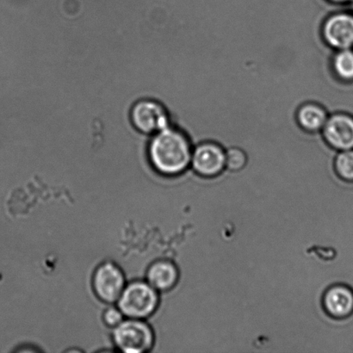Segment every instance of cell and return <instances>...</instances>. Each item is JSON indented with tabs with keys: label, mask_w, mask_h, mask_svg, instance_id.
I'll return each instance as SVG.
<instances>
[{
	"label": "cell",
	"mask_w": 353,
	"mask_h": 353,
	"mask_svg": "<svg viewBox=\"0 0 353 353\" xmlns=\"http://www.w3.org/2000/svg\"><path fill=\"white\" fill-rule=\"evenodd\" d=\"M193 148L183 131L169 126L154 134L148 148V161L157 174L172 178L183 174L192 162Z\"/></svg>",
	"instance_id": "6da1fadb"
},
{
	"label": "cell",
	"mask_w": 353,
	"mask_h": 353,
	"mask_svg": "<svg viewBox=\"0 0 353 353\" xmlns=\"http://www.w3.org/2000/svg\"><path fill=\"white\" fill-rule=\"evenodd\" d=\"M160 292L146 280L137 279L127 283L116 303L126 318L147 320L160 306Z\"/></svg>",
	"instance_id": "7a4b0ae2"
},
{
	"label": "cell",
	"mask_w": 353,
	"mask_h": 353,
	"mask_svg": "<svg viewBox=\"0 0 353 353\" xmlns=\"http://www.w3.org/2000/svg\"><path fill=\"white\" fill-rule=\"evenodd\" d=\"M112 342L117 351L124 353H147L153 350L155 333L146 320L125 318L112 332Z\"/></svg>",
	"instance_id": "3957f363"
},
{
	"label": "cell",
	"mask_w": 353,
	"mask_h": 353,
	"mask_svg": "<svg viewBox=\"0 0 353 353\" xmlns=\"http://www.w3.org/2000/svg\"><path fill=\"white\" fill-rule=\"evenodd\" d=\"M125 273L117 263L106 261L97 266L92 276V288L97 299L105 304H115L125 288Z\"/></svg>",
	"instance_id": "277c9868"
},
{
	"label": "cell",
	"mask_w": 353,
	"mask_h": 353,
	"mask_svg": "<svg viewBox=\"0 0 353 353\" xmlns=\"http://www.w3.org/2000/svg\"><path fill=\"white\" fill-rule=\"evenodd\" d=\"M130 120L137 130L145 134H154L170 126L167 109L154 99H141L134 103Z\"/></svg>",
	"instance_id": "5b68a950"
},
{
	"label": "cell",
	"mask_w": 353,
	"mask_h": 353,
	"mask_svg": "<svg viewBox=\"0 0 353 353\" xmlns=\"http://www.w3.org/2000/svg\"><path fill=\"white\" fill-rule=\"evenodd\" d=\"M190 165L197 175L214 178L226 168V151L219 144L211 141L200 143L193 148Z\"/></svg>",
	"instance_id": "8992f818"
},
{
	"label": "cell",
	"mask_w": 353,
	"mask_h": 353,
	"mask_svg": "<svg viewBox=\"0 0 353 353\" xmlns=\"http://www.w3.org/2000/svg\"><path fill=\"white\" fill-rule=\"evenodd\" d=\"M321 32L325 43L334 50H352L353 14L338 12L328 17Z\"/></svg>",
	"instance_id": "52a82bcc"
},
{
	"label": "cell",
	"mask_w": 353,
	"mask_h": 353,
	"mask_svg": "<svg viewBox=\"0 0 353 353\" xmlns=\"http://www.w3.org/2000/svg\"><path fill=\"white\" fill-rule=\"evenodd\" d=\"M323 136L328 146L340 151L353 150V117L345 113L328 117Z\"/></svg>",
	"instance_id": "ba28073f"
},
{
	"label": "cell",
	"mask_w": 353,
	"mask_h": 353,
	"mask_svg": "<svg viewBox=\"0 0 353 353\" xmlns=\"http://www.w3.org/2000/svg\"><path fill=\"white\" fill-rule=\"evenodd\" d=\"M323 305L333 319H347L353 314V290L345 285L330 286L323 294Z\"/></svg>",
	"instance_id": "9c48e42d"
},
{
	"label": "cell",
	"mask_w": 353,
	"mask_h": 353,
	"mask_svg": "<svg viewBox=\"0 0 353 353\" xmlns=\"http://www.w3.org/2000/svg\"><path fill=\"white\" fill-rule=\"evenodd\" d=\"M179 276V270L174 262L158 259L148 266L145 280L158 292L165 293L178 285Z\"/></svg>",
	"instance_id": "30bf717a"
},
{
	"label": "cell",
	"mask_w": 353,
	"mask_h": 353,
	"mask_svg": "<svg viewBox=\"0 0 353 353\" xmlns=\"http://www.w3.org/2000/svg\"><path fill=\"white\" fill-rule=\"evenodd\" d=\"M328 117L324 107L316 103H304L296 112L297 123L309 133L321 132Z\"/></svg>",
	"instance_id": "8fae6325"
},
{
	"label": "cell",
	"mask_w": 353,
	"mask_h": 353,
	"mask_svg": "<svg viewBox=\"0 0 353 353\" xmlns=\"http://www.w3.org/2000/svg\"><path fill=\"white\" fill-rule=\"evenodd\" d=\"M334 74L342 81H353V48L337 50L332 59Z\"/></svg>",
	"instance_id": "7c38bea8"
},
{
	"label": "cell",
	"mask_w": 353,
	"mask_h": 353,
	"mask_svg": "<svg viewBox=\"0 0 353 353\" xmlns=\"http://www.w3.org/2000/svg\"><path fill=\"white\" fill-rule=\"evenodd\" d=\"M334 171L343 181L353 183V150L339 152L334 160Z\"/></svg>",
	"instance_id": "4fadbf2b"
},
{
	"label": "cell",
	"mask_w": 353,
	"mask_h": 353,
	"mask_svg": "<svg viewBox=\"0 0 353 353\" xmlns=\"http://www.w3.org/2000/svg\"><path fill=\"white\" fill-rule=\"evenodd\" d=\"M248 161V155L241 148L233 147L226 150V168L230 172L241 171L247 165Z\"/></svg>",
	"instance_id": "5bb4252c"
},
{
	"label": "cell",
	"mask_w": 353,
	"mask_h": 353,
	"mask_svg": "<svg viewBox=\"0 0 353 353\" xmlns=\"http://www.w3.org/2000/svg\"><path fill=\"white\" fill-rule=\"evenodd\" d=\"M125 316L119 307L110 304L106 307L102 314V321L103 326L113 330L125 320Z\"/></svg>",
	"instance_id": "9a60e30c"
},
{
	"label": "cell",
	"mask_w": 353,
	"mask_h": 353,
	"mask_svg": "<svg viewBox=\"0 0 353 353\" xmlns=\"http://www.w3.org/2000/svg\"><path fill=\"white\" fill-rule=\"evenodd\" d=\"M334 3H338V5H343V3H352L353 0H328Z\"/></svg>",
	"instance_id": "2e32d148"
},
{
	"label": "cell",
	"mask_w": 353,
	"mask_h": 353,
	"mask_svg": "<svg viewBox=\"0 0 353 353\" xmlns=\"http://www.w3.org/2000/svg\"><path fill=\"white\" fill-rule=\"evenodd\" d=\"M352 6H353V1L352 2Z\"/></svg>",
	"instance_id": "e0dca14e"
}]
</instances>
